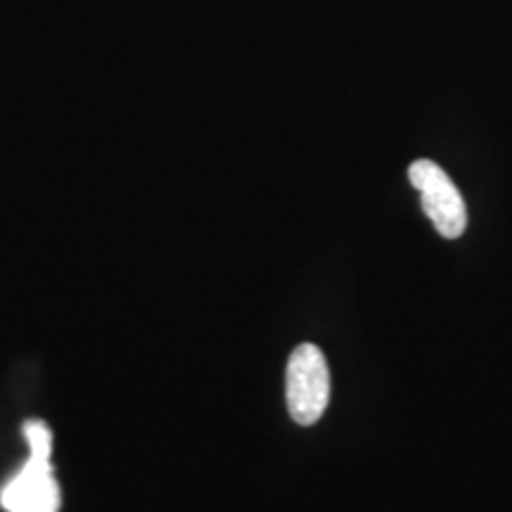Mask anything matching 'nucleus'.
<instances>
[{
	"mask_svg": "<svg viewBox=\"0 0 512 512\" xmlns=\"http://www.w3.org/2000/svg\"><path fill=\"white\" fill-rule=\"evenodd\" d=\"M330 401V370L316 344H299L287 361V408L297 425L323 418Z\"/></svg>",
	"mask_w": 512,
	"mask_h": 512,
	"instance_id": "1",
	"label": "nucleus"
},
{
	"mask_svg": "<svg viewBox=\"0 0 512 512\" xmlns=\"http://www.w3.org/2000/svg\"><path fill=\"white\" fill-rule=\"evenodd\" d=\"M411 185L420 192L422 209L430 216L439 235L456 240L467 228V207L463 195L439 164L430 159H418L408 169Z\"/></svg>",
	"mask_w": 512,
	"mask_h": 512,
	"instance_id": "2",
	"label": "nucleus"
},
{
	"mask_svg": "<svg viewBox=\"0 0 512 512\" xmlns=\"http://www.w3.org/2000/svg\"><path fill=\"white\" fill-rule=\"evenodd\" d=\"M0 503L8 512H60V486L50 458L29 456L27 465L3 489Z\"/></svg>",
	"mask_w": 512,
	"mask_h": 512,
	"instance_id": "3",
	"label": "nucleus"
},
{
	"mask_svg": "<svg viewBox=\"0 0 512 512\" xmlns=\"http://www.w3.org/2000/svg\"><path fill=\"white\" fill-rule=\"evenodd\" d=\"M24 437L29 441L31 456L38 458H50V451H53V434L41 420H29L27 427H24Z\"/></svg>",
	"mask_w": 512,
	"mask_h": 512,
	"instance_id": "4",
	"label": "nucleus"
}]
</instances>
